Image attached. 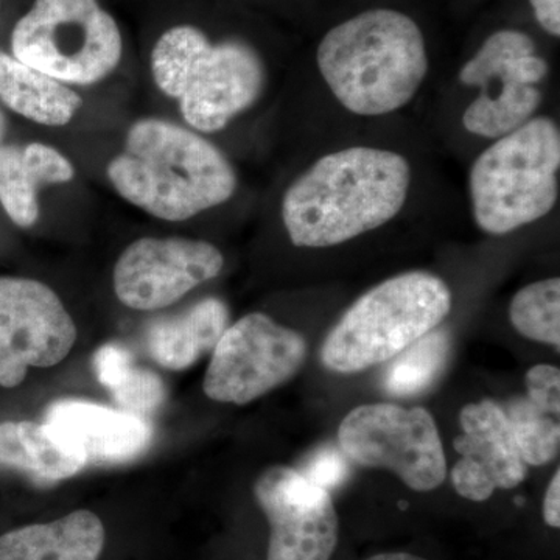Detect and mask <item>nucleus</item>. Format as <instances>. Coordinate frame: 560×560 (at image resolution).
Masks as SVG:
<instances>
[{
  "label": "nucleus",
  "mask_w": 560,
  "mask_h": 560,
  "mask_svg": "<svg viewBox=\"0 0 560 560\" xmlns=\"http://www.w3.org/2000/svg\"><path fill=\"white\" fill-rule=\"evenodd\" d=\"M547 75V61L526 33H493L459 72L464 84L481 90L464 110V128L486 139L517 130L539 109L544 95L537 84Z\"/></svg>",
  "instance_id": "9"
},
{
  "label": "nucleus",
  "mask_w": 560,
  "mask_h": 560,
  "mask_svg": "<svg viewBox=\"0 0 560 560\" xmlns=\"http://www.w3.org/2000/svg\"><path fill=\"white\" fill-rule=\"evenodd\" d=\"M459 423L460 434L453 447L460 459L452 470L458 495L481 503L497 490L514 489L526 480L528 464L522 458L501 405L493 400L466 405Z\"/></svg>",
  "instance_id": "14"
},
{
  "label": "nucleus",
  "mask_w": 560,
  "mask_h": 560,
  "mask_svg": "<svg viewBox=\"0 0 560 560\" xmlns=\"http://www.w3.org/2000/svg\"><path fill=\"white\" fill-rule=\"evenodd\" d=\"M109 393L121 410L143 419L160 410L165 401V385L160 375L136 364Z\"/></svg>",
  "instance_id": "24"
},
{
  "label": "nucleus",
  "mask_w": 560,
  "mask_h": 560,
  "mask_svg": "<svg viewBox=\"0 0 560 560\" xmlns=\"http://www.w3.org/2000/svg\"><path fill=\"white\" fill-rule=\"evenodd\" d=\"M503 408L510 420L518 451L528 466L552 463L560 451V371L537 364L526 374V396L508 401Z\"/></svg>",
  "instance_id": "17"
},
{
  "label": "nucleus",
  "mask_w": 560,
  "mask_h": 560,
  "mask_svg": "<svg viewBox=\"0 0 560 560\" xmlns=\"http://www.w3.org/2000/svg\"><path fill=\"white\" fill-rule=\"evenodd\" d=\"M0 103L44 127H65L83 106L80 95L68 84L3 50H0Z\"/></svg>",
  "instance_id": "21"
},
{
  "label": "nucleus",
  "mask_w": 560,
  "mask_h": 560,
  "mask_svg": "<svg viewBox=\"0 0 560 560\" xmlns=\"http://www.w3.org/2000/svg\"><path fill=\"white\" fill-rule=\"evenodd\" d=\"M349 459L340 447L335 445H323L316 448L307 456L305 463L302 464L301 471L305 478L320 486V488L330 489L338 488L342 482L348 480L350 474Z\"/></svg>",
  "instance_id": "25"
},
{
  "label": "nucleus",
  "mask_w": 560,
  "mask_h": 560,
  "mask_svg": "<svg viewBox=\"0 0 560 560\" xmlns=\"http://www.w3.org/2000/svg\"><path fill=\"white\" fill-rule=\"evenodd\" d=\"M270 525L267 560H330L340 541V518L327 489L300 470L272 466L253 486Z\"/></svg>",
  "instance_id": "12"
},
{
  "label": "nucleus",
  "mask_w": 560,
  "mask_h": 560,
  "mask_svg": "<svg viewBox=\"0 0 560 560\" xmlns=\"http://www.w3.org/2000/svg\"><path fill=\"white\" fill-rule=\"evenodd\" d=\"M46 422L79 445L88 464L98 466L130 463L149 451L153 440L149 420L94 401H54L47 408Z\"/></svg>",
  "instance_id": "15"
},
{
  "label": "nucleus",
  "mask_w": 560,
  "mask_h": 560,
  "mask_svg": "<svg viewBox=\"0 0 560 560\" xmlns=\"http://www.w3.org/2000/svg\"><path fill=\"white\" fill-rule=\"evenodd\" d=\"M158 88L179 103L190 128L217 132L259 101L265 68L259 54L243 40L210 43L194 25H176L151 51Z\"/></svg>",
  "instance_id": "4"
},
{
  "label": "nucleus",
  "mask_w": 560,
  "mask_h": 560,
  "mask_svg": "<svg viewBox=\"0 0 560 560\" xmlns=\"http://www.w3.org/2000/svg\"><path fill=\"white\" fill-rule=\"evenodd\" d=\"M92 366H94L98 382L110 390L116 388L121 378L135 366V359L125 346L119 342H109L94 353Z\"/></svg>",
  "instance_id": "26"
},
{
  "label": "nucleus",
  "mask_w": 560,
  "mask_h": 560,
  "mask_svg": "<svg viewBox=\"0 0 560 560\" xmlns=\"http://www.w3.org/2000/svg\"><path fill=\"white\" fill-rule=\"evenodd\" d=\"M364 560H430L422 558V556L411 555V552H381V555L371 556Z\"/></svg>",
  "instance_id": "29"
},
{
  "label": "nucleus",
  "mask_w": 560,
  "mask_h": 560,
  "mask_svg": "<svg viewBox=\"0 0 560 560\" xmlns=\"http://www.w3.org/2000/svg\"><path fill=\"white\" fill-rule=\"evenodd\" d=\"M338 447L349 463L393 471L416 492H431L447 478L440 430L425 408L370 404L341 420Z\"/></svg>",
  "instance_id": "8"
},
{
  "label": "nucleus",
  "mask_w": 560,
  "mask_h": 560,
  "mask_svg": "<svg viewBox=\"0 0 560 560\" xmlns=\"http://www.w3.org/2000/svg\"><path fill=\"white\" fill-rule=\"evenodd\" d=\"M316 62L335 98L364 117L404 108L429 73L419 25L386 9L364 11L331 28L320 40Z\"/></svg>",
  "instance_id": "3"
},
{
  "label": "nucleus",
  "mask_w": 560,
  "mask_h": 560,
  "mask_svg": "<svg viewBox=\"0 0 560 560\" xmlns=\"http://www.w3.org/2000/svg\"><path fill=\"white\" fill-rule=\"evenodd\" d=\"M536 20L545 32L552 36L560 35V0H529Z\"/></svg>",
  "instance_id": "27"
},
{
  "label": "nucleus",
  "mask_w": 560,
  "mask_h": 560,
  "mask_svg": "<svg viewBox=\"0 0 560 560\" xmlns=\"http://www.w3.org/2000/svg\"><path fill=\"white\" fill-rule=\"evenodd\" d=\"M77 326L60 296L39 280L0 276V386L16 388L31 368L61 363Z\"/></svg>",
  "instance_id": "11"
},
{
  "label": "nucleus",
  "mask_w": 560,
  "mask_h": 560,
  "mask_svg": "<svg viewBox=\"0 0 560 560\" xmlns=\"http://www.w3.org/2000/svg\"><path fill=\"white\" fill-rule=\"evenodd\" d=\"M451 353V335L447 330H431L410 348L394 357L383 388L389 396L412 397L425 393L440 378Z\"/></svg>",
  "instance_id": "22"
},
{
  "label": "nucleus",
  "mask_w": 560,
  "mask_h": 560,
  "mask_svg": "<svg viewBox=\"0 0 560 560\" xmlns=\"http://www.w3.org/2000/svg\"><path fill=\"white\" fill-rule=\"evenodd\" d=\"M7 131H9V120H7L5 114H3L2 108H0V147L5 143Z\"/></svg>",
  "instance_id": "30"
},
{
  "label": "nucleus",
  "mask_w": 560,
  "mask_h": 560,
  "mask_svg": "<svg viewBox=\"0 0 560 560\" xmlns=\"http://www.w3.org/2000/svg\"><path fill=\"white\" fill-rule=\"evenodd\" d=\"M223 267V254L212 243L183 237H142L117 259L114 293L132 311H161L195 287L217 278Z\"/></svg>",
  "instance_id": "13"
},
{
  "label": "nucleus",
  "mask_w": 560,
  "mask_h": 560,
  "mask_svg": "<svg viewBox=\"0 0 560 560\" xmlns=\"http://www.w3.org/2000/svg\"><path fill=\"white\" fill-rule=\"evenodd\" d=\"M72 162L46 143H3L0 147V206L22 230L39 219V190L70 183Z\"/></svg>",
  "instance_id": "16"
},
{
  "label": "nucleus",
  "mask_w": 560,
  "mask_h": 560,
  "mask_svg": "<svg viewBox=\"0 0 560 560\" xmlns=\"http://www.w3.org/2000/svg\"><path fill=\"white\" fill-rule=\"evenodd\" d=\"M514 329L529 340L560 348V279L530 283L517 291L511 302Z\"/></svg>",
  "instance_id": "23"
},
{
  "label": "nucleus",
  "mask_w": 560,
  "mask_h": 560,
  "mask_svg": "<svg viewBox=\"0 0 560 560\" xmlns=\"http://www.w3.org/2000/svg\"><path fill=\"white\" fill-rule=\"evenodd\" d=\"M544 521L550 528H560V470H556L555 477L548 485L544 499Z\"/></svg>",
  "instance_id": "28"
},
{
  "label": "nucleus",
  "mask_w": 560,
  "mask_h": 560,
  "mask_svg": "<svg viewBox=\"0 0 560 560\" xmlns=\"http://www.w3.org/2000/svg\"><path fill=\"white\" fill-rule=\"evenodd\" d=\"M119 25L97 0H35L11 32V55L66 84L98 83L119 66Z\"/></svg>",
  "instance_id": "7"
},
{
  "label": "nucleus",
  "mask_w": 560,
  "mask_h": 560,
  "mask_svg": "<svg viewBox=\"0 0 560 560\" xmlns=\"http://www.w3.org/2000/svg\"><path fill=\"white\" fill-rule=\"evenodd\" d=\"M106 175L125 201L165 221L194 219L230 201L237 189L234 167L219 147L156 117L131 125Z\"/></svg>",
  "instance_id": "2"
},
{
  "label": "nucleus",
  "mask_w": 560,
  "mask_h": 560,
  "mask_svg": "<svg viewBox=\"0 0 560 560\" xmlns=\"http://www.w3.org/2000/svg\"><path fill=\"white\" fill-rule=\"evenodd\" d=\"M411 167L396 151L350 147L319 158L287 189L283 226L300 248H329L396 219Z\"/></svg>",
  "instance_id": "1"
},
{
  "label": "nucleus",
  "mask_w": 560,
  "mask_h": 560,
  "mask_svg": "<svg viewBox=\"0 0 560 560\" xmlns=\"http://www.w3.org/2000/svg\"><path fill=\"white\" fill-rule=\"evenodd\" d=\"M105 525L92 511L79 510L49 523H35L0 536V560H98Z\"/></svg>",
  "instance_id": "20"
},
{
  "label": "nucleus",
  "mask_w": 560,
  "mask_h": 560,
  "mask_svg": "<svg viewBox=\"0 0 560 560\" xmlns=\"http://www.w3.org/2000/svg\"><path fill=\"white\" fill-rule=\"evenodd\" d=\"M230 324V308L219 298H206L179 315L161 316L147 327L151 359L171 371L189 370L219 345Z\"/></svg>",
  "instance_id": "19"
},
{
  "label": "nucleus",
  "mask_w": 560,
  "mask_h": 560,
  "mask_svg": "<svg viewBox=\"0 0 560 560\" xmlns=\"http://www.w3.org/2000/svg\"><path fill=\"white\" fill-rule=\"evenodd\" d=\"M86 455L49 422L7 420L0 423V467L21 471L38 482L75 477Z\"/></svg>",
  "instance_id": "18"
},
{
  "label": "nucleus",
  "mask_w": 560,
  "mask_h": 560,
  "mask_svg": "<svg viewBox=\"0 0 560 560\" xmlns=\"http://www.w3.org/2000/svg\"><path fill=\"white\" fill-rule=\"evenodd\" d=\"M452 291L438 276L404 272L364 293L327 335V370L355 374L410 348L451 315Z\"/></svg>",
  "instance_id": "5"
},
{
  "label": "nucleus",
  "mask_w": 560,
  "mask_h": 560,
  "mask_svg": "<svg viewBox=\"0 0 560 560\" xmlns=\"http://www.w3.org/2000/svg\"><path fill=\"white\" fill-rule=\"evenodd\" d=\"M307 355L300 331L249 313L228 327L212 350L202 388L209 399L242 407L290 382Z\"/></svg>",
  "instance_id": "10"
},
{
  "label": "nucleus",
  "mask_w": 560,
  "mask_h": 560,
  "mask_svg": "<svg viewBox=\"0 0 560 560\" xmlns=\"http://www.w3.org/2000/svg\"><path fill=\"white\" fill-rule=\"evenodd\" d=\"M560 132L534 117L501 136L471 165L469 190L481 231L504 235L551 212L559 197Z\"/></svg>",
  "instance_id": "6"
}]
</instances>
